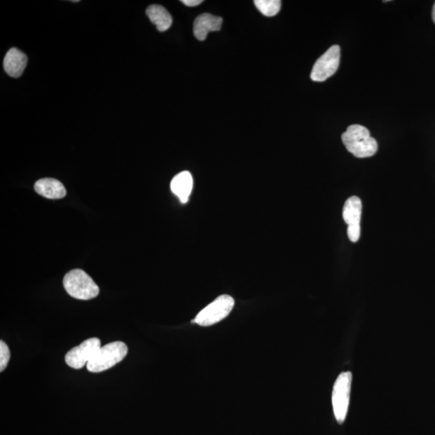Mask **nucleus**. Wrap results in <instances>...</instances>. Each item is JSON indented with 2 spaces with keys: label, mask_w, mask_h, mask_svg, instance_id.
<instances>
[{
  "label": "nucleus",
  "mask_w": 435,
  "mask_h": 435,
  "mask_svg": "<svg viewBox=\"0 0 435 435\" xmlns=\"http://www.w3.org/2000/svg\"><path fill=\"white\" fill-rule=\"evenodd\" d=\"M342 141L347 151L358 158L373 157L378 152L377 141L371 137L368 129L362 125L349 126L343 133Z\"/></svg>",
  "instance_id": "f257e3e1"
},
{
  "label": "nucleus",
  "mask_w": 435,
  "mask_h": 435,
  "mask_svg": "<svg viewBox=\"0 0 435 435\" xmlns=\"http://www.w3.org/2000/svg\"><path fill=\"white\" fill-rule=\"evenodd\" d=\"M63 286L71 297L79 300H90L99 294V288L87 272L81 270L69 272L64 277Z\"/></svg>",
  "instance_id": "f03ea898"
},
{
  "label": "nucleus",
  "mask_w": 435,
  "mask_h": 435,
  "mask_svg": "<svg viewBox=\"0 0 435 435\" xmlns=\"http://www.w3.org/2000/svg\"><path fill=\"white\" fill-rule=\"evenodd\" d=\"M127 351L125 343L120 341L101 347L88 364V370L95 373L104 372L121 362L126 357Z\"/></svg>",
  "instance_id": "7ed1b4c3"
},
{
  "label": "nucleus",
  "mask_w": 435,
  "mask_h": 435,
  "mask_svg": "<svg viewBox=\"0 0 435 435\" xmlns=\"http://www.w3.org/2000/svg\"><path fill=\"white\" fill-rule=\"evenodd\" d=\"M352 375L350 372L343 373L337 378L333 388L332 406L336 420L342 424L345 421L350 401Z\"/></svg>",
  "instance_id": "20e7f679"
},
{
  "label": "nucleus",
  "mask_w": 435,
  "mask_h": 435,
  "mask_svg": "<svg viewBox=\"0 0 435 435\" xmlns=\"http://www.w3.org/2000/svg\"><path fill=\"white\" fill-rule=\"evenodd\" d=\"M235 301L229 295H221L198 314L193 322L209 326L224 319L233 310Z\"/></svg>",
  "instance_id": "39448f33"
},
{
  "label": "nucleus",
  "mask_w": 435,
  "mask_h": 435,
  "mask_svg": "<svg viewBox=\"0 0 435 435\" xmlns=\"http://www.w3.org/2000/svg\"><path fill=\"white\" fill-rule=\"evenodd\" d=\"M340 63V47L335 45L329 48L314 64L310 78L315 82H324L337 71Z\"/></svg>",
  "instance_id": "423d86ee"
},
{
  "label": "nucleus",
  "mask_w": 435,
  "mask_h": 435,
  "mask_svg": "<svg viewBox=\"0 0 435 435\" xmlns=\"http://www.w3.org/2000/svg\"><path fill=\"white\" fill-rule=\"evenodd\" d=\"M362 202L357 196L349 198L343 209V218L347 225V236L353 243L361 237Z\"/></svg>",
  "instance_id": "0eeeda50"
},
{
  "label": "nucleus",
  "mask_w": 435,
  "mask_h": 435,
  "mask_svg": "<svg viewBox=\"0 0 435 435\" xmlns=\"http://www.w3.org/2000/svg\"><path fill=\"white\" fill-rule=\"evenodd\" d=\"M101 347V342L99 338H91L85 340L78 347L71 349L66 354V363L69 367L80 369L88 364L90 359L95 357L97 352Z\"/></svg>",
  "instance_id": "6e6552de"
},
{
  "label": "nucleus",
  "mask_w": 435,
  "mask_h": 435,
  "mask_svg": "<svg viewBox=\"0 0 435 435\" xmlns=\"http://www.w3.org/2000/svg\"><path fill=\"white\" fill-rule=\"evenodd\" d=\"M223 19L219 16L204 13L198 16L193 23V34L198 41H205L209 32L221 29Z\"/></svg>",
  "instance_id": "1a4fd4ad"
},
{
  "label": "nucleus",
  "mask_w": 435,
  "mask_h": 435,
  "mask_svg": "<svg viewBox=\"0 0 435 435\" xmlns=\"http://www.w3.org/2000/svg\"><path fill=\"white\" fill-rule=\"evenodd\" d=\"M28 62V58L24 53L13 48L7 53L4 60V68L9 76L19 78L23 74Z\"/></svg>",
  "instance_id": "9d476101"
},
{
  "label": "nucleus",
  "mask_w": 435,
  "mask_h": 435,
  "mask_svg": "<svg viewBox=\"0 0 435 435\" xmlns=\"http://www.w3.org/2000/svg\"><path fill=\"white\" fill-rule=\"evenodd\" d=\"M34 189L40 195L50 200H60L67 195L66 188L61 181L55 179H42L37 181Z\"/></svg>",
  "instance_id": "9b49d317"
},
{
  "label": "nucleus",
  "mask_w": 435,
  "mask_h": 435,
  "mask_svg": "<svg viewBox=\"0 0 435 435\" xmlns=\"http://www.w3.org/2000/svg\"><path fill=\"white\" fill-rule=\"evenodd\" d=\"M170 188L182 203H186L193 189V177L190 172L184 171L176 175L171 181Z\"/></svg>",
  "instance_id": "f8f14e48"
},
{
  "label": "nucleus",
  "mask_w": 435,
  "mask_h": 435,
  "mask_svg": "<svg viewBox=\"0 0 435 435\" xmlns=\"http://www.w3.org/2000/svg\"><path fill=\"white\" fill-rule=\"evenodd\" d=\"M146 14L160 32L167 31L173 24V19L168 11L160 5L149 6L146 10Z\"/></svg>",
  "instance_id": "ddd939ff"
},
{
  "label": "nucleus",
  "mask_w": 435,
  "mask_h": 435,
  "mask_svg": "<svg viewBox=\"0 0 435 435\" xmlns=\"http://www.w3.org/2000/svg\"><path fill=\"white\" fill-rule=\"evenodd\" d=\"M256 7L260 12L268 18L276 15L282 7L280 0H256L254 1Z\"/></svg>",
  "instance_id": "4468645a"
},
{
  "label": "nucleus",
  "mask_w": 435,
  "mask_h": 435,
  "mask_svg": "<svg viewBox=\"0 0 435 435\" xmlns=\"http://www.w3.org/2000/svg\"><path fill=\"white\" fill-rule=\"evenodd\" d=\"M11 357L10 350L3 340L0 341V372L6 368Z\"/></svg>",
  "instance_id": "2eb2a0df"
},
{
  "label": "nucleus",
  "mask_w": 435,
  "mask_h": 435,
  "mask_svg": "<svg viewBox=\"0 0 435 435\" xmlns=\"http://www.w3.org/2000/svg\"><path fill=\"white\" fill-rule=\"evenodd\" d=\"M181 3L188 7H196L202 3V0H182Z\"/></svg>",
  "instance_id": "dca6fc26"
},
{
  "label": "nucleus",
  "mask_w": 435,
  "mask_h": 435,
  "mask_svg": "<svg viewBox=\"0 0 435 435\" xmlns=\"http://www.w3.org/2000/svg\"><path fill=\"white\" fill-rule=\"evenodd\" d=\"M432 19H433L434 22L435 24V4L434 5L433 10H432Z\"/></svg>",
  "instance_id": "f3484780"
}]
</instances>
